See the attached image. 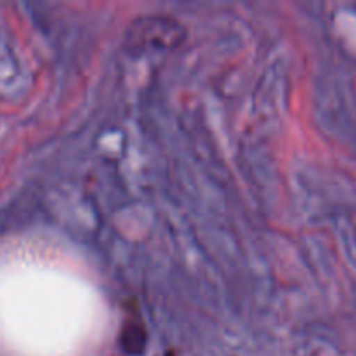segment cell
I'll return each mask as SVG.
<instances>
[{
    "mask_svg": "<svg viewBox=\"0 0 356 356\" xmlns=\"http://www.w3.org/2000/svg\"><path fill=\"white\" fill-rule=\"evenodd\" d=\"M186 38L181 21L163 14L139 16L129 24L125 42L138 49H174Z\"/></svg>",
    "mask_w": 356,
    "mask_h": 356,
    "instance_id": "cell-1",
    "label": "cell"
},
{
    "mask_svg": "<svg viewBox=\"0 0 356 356\" xmlns=\"http://www.w3.org/2000/svg\"><path fill=\"white\" fill-rule=\"evenodd\" d=\"M118 344L124 353L131 356L141 355L146 350L148 332H146V325L138 308H131L125 313L124 323H122L120 334H118Z\"/></svg>",
    "mask_w": 356,
    "mask_h": 356,
    "instance_id": "cell-2",
    "label": "cell"
},
{
    "mask_svg": "<svg viewBox=\"0 0 356 356\" xmlns=\"http://www.w3.org/2000/svg\"><path fill=\"white\" fill-rule=\"evenodd\" d=\"M167 356H172V353H169V355H167Z\"/></svg>",
    "mask_w": 356,
    "mask_h": 356,
    "instance_id": "cell-3",
    "label": "cell"
}]
</instances>
